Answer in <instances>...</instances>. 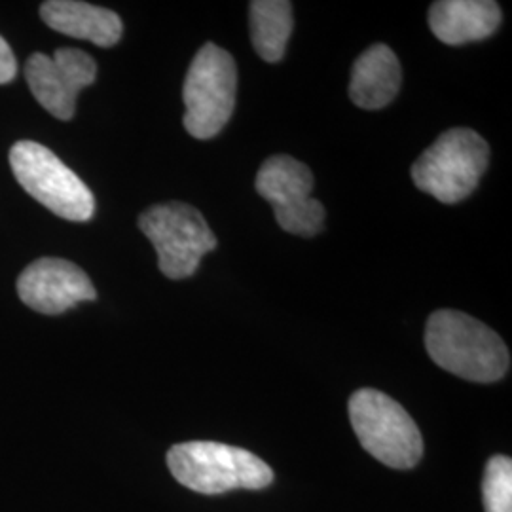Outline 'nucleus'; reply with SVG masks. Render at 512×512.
<instances>
[{
  "label": "nucleus",
  "mask_w": 512,
  "mask_h": 512,
  "mask_svg": "<svg viewBox=\"0 0 512 512\" xmlns=\"http://www.w3.org/2000/svg\"><path fill=\"white\" fill-rule=\"evenodd\" d=\"M238 69L217 44H205L184 78V128L196 139L219 135L236 107Z\"/></svg>",
  "instance_id": "5"
},
{
  "label": "nucleus",
  "mask_w": 512,
  "mask_h": 512,
  "mask_svg": "<svg viewBox=\"0 0 512 512\" xmlns=\"http://www.w3.org/2000/svg\"><path fill=\"white\" fill-rule=\"evenodd\" d=\"M40 16L57 33L90 40L95 46L110 48L122 38V19L107 8L78 0H50L40 8Z\"/></svg>",
  "instance_id": "12"
},
{
  "label": "nucleus",
  "mask_w": 512,
  "mask_h": 512,
  "mask_svg": "<svg viewBox=\"0 0 512 512\" xmlns=\"http://www.w3.org/2000/svg\"><path fill=\"white\" fill-rule=\"evenodd\" d=\"M171 475L188 490L219 495L232 490H262L272 484V469L255 454L220 442H184L167 454Z\"/></svg>",
  "instance_id": "2"
},
{
  "label": "nucleus",
  "mask_w": 512,
  "mask_h": 512,
  "mask_svg": "<svg viewBox=\"0 0 512 512\" xmlns=\"http://www.w3.org/2000/svg\"><path fill=\"white\" fill-rule=\"evenodd\" d=\"M10 165L23 190L57 217L73 222L92 219V190L50 148L19 141L10 150Z\"/></svg>",
  "instance_id": "6"
},
{
  "label": "nucleus",
  "mask_w": 512,
  "mask_h": 512,
  "mask_svg": "<svg viewBox=\"0 0 512 512\" xmlns=\"http://www.w3.org/2000/svg\"><path fill=\"white\" fill-rule=\"evenodd\" d=\"M482 497L486 512H512V461L495 456L488 461L482 480Z\"/></svg>",
  "instance_id": "15"
},
{
  "label": "nucleus",
  "mask_w": 512,
  "mask_h": 512,
  "mask_svg": "<svg viewBox=\"0 0 512 512\" xmlns=\"http://www.w3.org/2000/svg\"><path fill=\"white\" fill-rule=\"evenodd\" d=\"M18 293L25 306L46 315H59L97 298L86 272L63 258H40L29 264L19 275Z\"/></svg>",
  "instance_id": "10"
},
{
  "label": "nucleus",
  "mask_w": 512,
  "mask_h": 512,
  "mask_svg": "<svg viewBox=\"0 0 512 512\" xmlns=\"http://www.w3.org/2000/svg\"><path fill=\"white\" fill-rule=\"evenodd\" d=\"M401 88V65L385 44H374L361 55L351 71L349 97L366 110L387 107Z\"/></svg>",
  "instance_id": "13"
},
{
  "label": "nucleus",
  "mask_w": 512,
  "mask_h": 512,
  "mask_svg": "<svg viewBox=\"0 0 512 512\" xmlns=\"http://www.w3.org/2000/svg\"><path fill=\"white\" fill-rule=\"evenodd\" d=\"M139 228L158 253L165 277L186 279L198 270L203 256L217 247V238L202 213L186 203H162L139 217Z\"/></svg>",
  "instance_id": "7"
},
{
  "label": "nucleus",
  "mask_w": 512,
  "mask_h": 512,
  "mask_svg": "<svg viewBox=\"0 0 512 512\" xmlns=\"http://www.w3.org/2000/svg\"><path fill=\"white\" fill-rule=\"evenodd\" d=\"M429 357L463 380L490 384L501 380L511 355L501 336L461 311H435L425 329Z\"/></svg>",
  "instance_id": "1"
},
{
  "label": "nucleus",
  "mask_w": 512,
  "mask_h": 512,
  "mask_svg": "<svg viewBox=\"0 0 512 512\" xmlns=\"http://www.w3.org/2000/svg\"><path fill=\"white\" fill-rule=\"evenodd\" d=\"M249 12L256 54L268 63L281 61L293 33V4L285 0H255Z\"/></svg>",
  "instance_id": "14"
},
{
  "label": "nucleus",
  "mask_w": 512,
  "mask_h": 512,
  "mask_svg": "<svg viewBox=\"0 0 512 512\" xmlns=\"http://www.w3.org/2000/svg\"><path fill=\"white\" fill-rule=\"evenodd\" d=\"M311 190L310 169L291 156L268 158L256 175V192L274 207L279 226L296 236L311 238L323 230L325 209Z\"/></svg>",
  "instance_id": "8"
},
{
  "label": "nucleus",
  "mask_w": 512,
  "mask_h": 512,
  "mask_svg": "<svg viewBox=\"0 0 512 512\" xmlns=\"http://www.w3.org/2000/svg\"><path fill=\"white\" fill-rule=\"evenodd\" d=\"M349 420L370 456L391 469H412L423 454L420 429L401 404L376 389L349 399Z\"/></svg>",
  "instance_id": "4"
},
{
  "label": "nucleus",
  "mask_w": 512,
  "mask_h": 512,
  "mask_svg": "<svg viewBox=\"0 0 512 512\" xmlns=\"http://www.w3.org/2000/svg\"><path fill=\"white\" fill-rule=\"evenodd\" d=\"M18 63L10 44L0 37V84H8L16 78Z\"/></svg>",
  "instance_id": "16"
},
{
  "label": "nucleus",
  "mask_w": 512,
  "mask_h": 512,
  "mask_svg": "<svg viewBox=\"0 0 512 512\" xmlns=\"http://www.w3.org/2000/svg\"><path fill=\"white\" fill-rule=\"evenodd\" d=\"M499 23L501 8L492 0H440L429 12L431 31L448 46L492 37Z\"/></svg>",
  "instance_id": "11"
},
{
  "label": "nucleus",
  "mask_w": 512,
  "mask_h": 512,
  "mask_svg": "<svg viewBox=\"0 0 512 512\" xmlns=\"http://www.w3.org/2000/svg\"><path fill=\"white\" fill-rule=\"evenodd\" d=\"M25 78L44 109L59 120H71L78 93L97 78V65L82 50L61 48L54 55H31L25 65Z\"/></svg>",
  "instance_id": "9"
},
{
  "label": "nucleus",
  "mask_w": 512,
  "mask_h": 512,
  "mask_svg": "<svg viewBox=\"0 0 512 512\" xmlns=\"http://www.w3.org/2000/svg\"><path fill=\"white\" fill-rule=\"evenodd\" d=\"M490 148L473 129L442 133L412 165V181L439 202H461L475 192L488 169Z\"/></svg>",
  "instance_id": "3"
}]
</instances>
